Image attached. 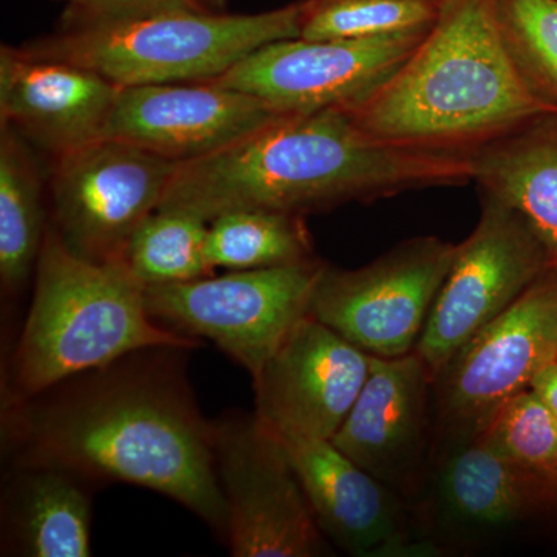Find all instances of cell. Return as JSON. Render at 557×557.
<instances>
[{
  "instance_id": "6da1fadb",
  "label": "cell",
  "mask_w": 557,
  "mask_h": 557,
  "mask_svg": "<svg viewBox=\"0 0 557 557\" xmlns=\"http://www.w3.org/2000/svg\"><path fill=\"white\" fill-rule=\"evenodd\" d=\"M185 348H148L9 401L16 468H53L90 482L157 491L226 539L215 424L201 417L180 369Z\"/></svg>"
},
{
  "instance_id": "7a4b0ae2",
  "label": "cell",
  "mask_w": 557,
  "mask_h": 557,
  "mask_svg": "<svg viewBox=\"0 0 557 557\" xmlns=\"http://www.w3.org/2000/svg\"><path fill=\"white\" fill-rule=\"evenodd\" d=\"M471 178L461 153L391 145L359 129L347 110L325 109L278 116L228 148L178 163L159 209L207 222L240 209L306 218Z\"/></svg>"
},
{
  "instance_id": "3957f363",
  "label": "cell",
  "mask_w": 557,
  "mask_h": 557,
  "mask_svg": "<svg viewBox=\"0 0 557 557\" xmlns=\"http://www.w3.org/2000/svg\"><path fill=\"white\" fill-rule=\"evenodd\" d=\"M508 54L496 0H442L434 22L397 72L347 110L370 137L440 152L471 153L539 113Z\"/></svg>"
},
{
  "instance_id": "277c9868",
  "label": "cell",
  "mask_w": 557,
  "mask_h": 557,
  "mask_svg": "<svg viewBox=\"0 0 557 557\" xmlns=\"http://www.w3.org/2000/svg\"><path fill=\"white\" fill-rule=\"evenodd\" d=\"M196 346L199 343L152 318L145 285L124 260L79 258L49 225L36 263L30 311L13 358L9 401L35 397L135 351Z\"/></svg>"
},
{
  "instance_id": "5b68a950",
  "label": "cell",
  "mask_w": 557,
  "mask_h": 557,
  "mask_svg": "<svg viewBox=\"0 0 557 557\" xmlns=\"http://www.w3.org/2000/svg\"><path fill=\"white\" fill-rule=\"evenodd\" d=\"M299 14L300 0L252 14L161 11L58 28L22 49L89 69L119 87L212 81L260 47L299 38Z\"/></svg>"
},
{
  "instance_id": "8992f818",
  "label": "cell",
  "mask_w": 557,
  "mask_h": 557,
  "mask_svg": "<svg viewBox=\"0 0 557 557\" xmlns=\"http://www.w3.org/2000/svg\"><path fill=\"white\" fill-rule=\"evenodd\" d=\"M322 265L314 259L153 285L145 287L146 306L164 327L212 341L255 379L295 325L309 317Z\"/></svg>"
},
{
  "instance_id": "52a82bcc",
  "label": "cell",
  "mask_w": 557,
  "mask_h": 557,
  "mask_svg": "<svg viewBox=\"0 0 557 557\" xmlns=\"http://www.w3.org/2000/svg\"><path fill=\"white\" fill-rule=\"evenodd\" d=\"M457 244L412 237L361 269L322 265L310 314L376 358L413 354Z\"/></svg>"
},
{
  "instance_id": "ba28073f",
  "label": "cell",
  "mask_w": 557,
  "mask_h": 557,
  "mask_svg": "<svg viewBox=\"0 0 557 557\" xmlns=\"http://www.w3.org/2000/svg\"><path fill=\"white\" fill-rule=\"evenodd\" d=\"M480 200L478 225L457 244L416 347L432 383L469 339L553 267L547 249L518 211L485 193Z\"/></svg>"
},
{
  "instance_id": "9c48e42d",
  "label": "cell",
  "mask_w": 557,
  "mask_h": 557,
  "mask_svg": "<svg viewBox=\"0 0 557 557\" xmlns=\"http://www.w3.org/2000/svg\"><path fill=\"white\" fill-rule=\"evenodd\" d=\"M557 358V267L537 277L504 313L468 341L432 383L438 429L471 440L508 399Z\"/></svg>"
},
{
  "instance_id": "30bf717a",
  "label": "cell",
  "mask_w": 557,
  "mask_h": 557,
  "mask_svg": "<svg viewBox=\"0 0 557 557\" xmlns=\"http://www.w3.org/2000/svg\"><path fill=\"white\" fill-rule=\"evenodd\" d=\"M178 163L101 138L53 160L51 222L65 247L91 262L124 260L160 208Z\"/></svg>"
},
{
  "instance_id": "8fae6325",
  "label": "cell",
  "mask_w": 557,
  "mask_h": 557,
  "mask_svg": "<svg viewBox=\"0 0 557 557\" xmlns=\"http://www.w3.org/2000/svg\"><path fill=\"white\" fill-rule=\"evenodd\" d=\"M215 424V467L234 557L325 555L324 533L277 435L258 416Z\"/></svg>"
},
{
  "instance_id": "7c38bea8",
  "label": "cell",
  "mask_w": 557,
  "mask_h": 557,
  "mask_svg": "<svg viewBox=\"0 0 557 557\" xmlns=\"http://www.w3.org/2000/svg\"><path fill=\"white\" fill-rule=\"evenodd\" d=\"M428 32L277 40L212 81L258 98L277 115L350 109L397 72Z\"/></svg>"
},
{
  "instance_id": "4fadbf2b",
  "label": "cell",
  "mask_w": 557,
  "mask_h": 557,
  "mask_svg": "<svg viewBox=\"0 0 557 557\" xmlns=\"http://www.w3.org/2000/svg\"><path fill=\"white\" fill-rule=\"evenodd\" d=\"M372 357L306 317L252 379L256 416L282 437L332 440L370 372Z\"/></svg>"
},
{
  "instance_id": "5bb4252c",
  "label": "cell",
  "mask_w": 557,
  "mask_h": 557,
  "mask_svg": "<svg viewBox=\"0 0 557 557\" xmlns=\"http://www.w3.org/2000/svg\"><path fill=\"white\" fill-rule=\"evenodd\" d=\"M265 102L214 81L120 87L102 138L186 163L278 119Z\"/></svg>"
},
{
  "instance_id": "9a60e30c",
  "label": "cell",
  "mask_w": 557,
  "mask_h": 557,
  "mask_svg": "<svg viewBox=\"0 0 557 557\" xmlns=\"http://www.w3.org/2000/svg\"><path fill=\"white\" fill-rule=\"evenodd\" d=\"M277 438L319 528L344 552L361 557L438 552L429 542L412 537L395 491L359 468L330 440Z\"/></svg>"
},
{
  "instance_id": "2e32d148",
  "label": "cell",
  "mask_w": 557,
  "mask_h": 557,
  "mask_svg": "<svg viewBox=\"0 0 557 557\" xmlns=\"http://www.w3.org/2000/svg\"><path fill=\"white\" fill-rule=\"evenodd\" d=\"M431 387L416 351L372 357L368 380L330 442L395 493L416 491L429 450Z\"/></svg>"
},
{
  "instance_id": "e0dca14e",
  "label": "cell",
  "mask_w": 557,
  "mask_h": 557,
  "mask_svg": "<svg viewBox=\"0 0 557 557\" xmlns=\"http://www.w3.org/2000/svg\"><path fill=\"white\" fill-rule=\"evenodd\" d=\"M120 87L81 65L0 49V124L28 143L65 156L102 138Z\"/></svg>"
},
{
  "instance_id": "ac0fdd59",
  "label": "cell",
  "mask_w": 557,
  "mask_h": 557,
  "mask_svg": "<svg viewBox=\"0 0 557 557\" xmlns=\"http://www.w3.org/2000/svg\"><path fill=\"white\" fill-rule=\"evenodd\" d=\"M472 182L527 220L557 267V109L469 153Z\"/></svg>"
},
{
  "instance_id": "d6986e66",
  "label": "cell",
  "mask_w": 557,
  "mask_h": 557,
  "mask_svg": "<svg viewBox=\"0 0 557 557\" xmlns=\"http://www.w3.org/2000/svg\"><path fill=\"white\" fill-rule=\"evenodd\" d=\"M435 490L440 511L472 530H502L557 498L555 483L518 467L478 438L450 443Z\"/></svg>"
},
{
  "instance_id": "ffe728a7",
  "label": "cell",
  "mask_w": 557,
  "mask_h": 557,
  "mask_svg": "<svg viewBox=\"0 0 557 557\" xmlns=\"http://www.w3.org/2000/svg\"><path fill=\"white\" fill-rule=\"evenodd\" d=\"M3 507L7 548L14 555H91L90 498L75 475L53 468H16Z\"/></svg>"
},
{
  "instance_id": "44dd1931",
  "label": "cell",
  "mask_w": 557,
  "mask_h": 557,
  "mask_svg": "<svg viewBox=\"0 0 557 557\" xmlns=\"http://www.w3.org/2000/svg\"><path fill=\"white\" fill-rule=\"evenodd\" d=\"M42 180L27 139L0 124V281L16 295L36 270L46 239Z\"/></svg>"
},
{
  "instance_id": "7402d4cb",
  "label": "cell",
  "mask_w": 557,
  "mask_h": 557,
  "mask_svg": "<svg viewBox=\"0 0 557 557\" xmlns=\"http://www.w3.org/2000/svg\"><path fill=\"white\" fill-rule=\"evenodd\" d=\"M207 255L211 269H277L318 259L304 215L240 209L212 219Z\"/></svg>"
},
{
  "instance_id": "603a6c76",
  "label": "cell",
  "mask_w": 557,
  "mask_h": 557,
  "mask_svg": "<svg viewBox=\"0 0 557 557\" xmlns=\"http://www.w3.org/2000/svg\"><path fill=\"white\" fill-rule=\"evenodd\" d=\"M209 222L177 209H157L135 231L124 262L145 287L211 276Z\"/></svg>"
},
{
  "instance_id": "cb8c5ba5",
  "label": "cell",
  "mask_w": 557,
  "mask_h": 557,
  "mask_svg": "<svg viewBox=\"0 0 557 557\" xmlns=\"http://www.w3.org/2000/svg\"><path fill=\"white\" fill-rule=\"evenodd\" d=\"M442 0H300L299 38L350 39L428 30Z\"/></svg>"
},
{
  "instance_id": "d4e9b609",
  "label": "cell",
  "mask_w": 557,
  "mask_h": 557,
  "mask_svg": "<svg viewBox=\"0 0 557 557\" xmlns=\"http://www.w3.org/2000/svg\"><path fill=\"white\" fill-rule=\"evenodd\" d=\"M498 30L528 89L557 106V0H496Z\"/></svg>"
},
{
  "instance_id": "484cf974",
  "label": "cell",
  "mask_w": 557,
  "mask_h": 557,
  "mask_svg": "<svg viewBox=\"0 0 557 557\" xmlns=\"http://www.w3.org/2000/svg\"><path fill=\"white\" fill-rule=\"evenodd\" d=\"M472 438L557 485V418L531 388L508 399Z\"/></svg>"
},
{
  "instance_id": "4316f807",
  "label": "cell",
  "mask_w": 557,
  "mask_h": 557,
  "mask_svg": "<svg viewBox=\"0 0 557 557\" xmlns=\"http://www.w3.org/2000/svg\"><path fill=\"white\" fill-rule=\"evenodd\" d=\"M188 9L200 10L190 0H86L78 7L64 9L58 28L86 27L161 11Z\"/></svg>"
},
{
  "instance_id": "83f0119b",
  "label": "cell",
  "mask_w": 557,
  "mask_h": 557,
  "mask_svg": "<svg viewBox=\"0 0 557 557\" xmlns=\"http://www.w3.org/2000/svg\"><path fill=\"white\" fill-rule=\"evenodd\" d=\"M530 388L557 418V358L534 376Z\"/></svg>"
},
{
  "instance_id": "f1b7e54d",
  "label": "cell",
  "mask_w": 557,
  "mask_h": 557,
  "mask_svg": "<svg viewBox=\"0 0 557 557\" xmlns=\"http://www.w3.org/2000/svg\"><path fill=\"white\" fill-rule=\"evenodd\" d=\"M197 9L205 11H225L226 0H190Z\"/></svg>"
},
{
  "instance_id": "f546056e",
  "label": "cell",
  "mask_w": 557,
  "mask_h": 557,
  "mask_svg": "<svg viewBox=\"0 0 557 557\" xmlns=\"http://www.w3.org/2000/svg\"><path fill=\"white\" fill-rule=\"evenodd\" d=\"M58 2L64 3L65 9H73V7H78L81 3L86 2V0H58Z\"/></svg>"
}]
</instances>
